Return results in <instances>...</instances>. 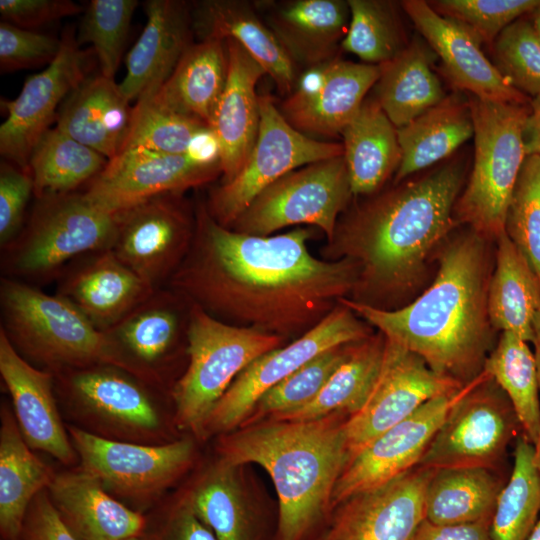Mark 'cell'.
Masks as SVG:
<instances>
[{
    "label": "cell",
    "instance_id": "obj_20",
    "mask_svg": "<svg viewBox=\"0 0 540 540\" xmlns=\"http://www.w3.org/2000/svg\"><path fill=\"white\" fill-rule=\"evenodd\" d=\"M432 470L414 467L336 505L322 540H412L425 519Z\"/></svg>",
    "mask_w": 540,
    "mask_h": 540
},
{
    "label": "cell",
    "instance_id": "obj_17",
    "mask_svg": "<svg viewBox=\"0 0 540 540\" xmlns=\"http://www.w3.org/2000/svg\"><path fill=\"white\" fill-rule=\"evenodd\" d=\"M219 172L220 160L200 153L128 149L108 160L83 194L97 207L117 213L154 196L201 185Z\"/></svg>",
    "mask_w": 540,
    "mask_h": 540
},
{
    "label": "cell",
    "instance_id": "obj_25",
    "mask_svg": "<svg viewBox=\"0 0 540 540\" xmlns=\"http://www.w3.org/2000/svg\"><path fill=\"white\" fill-rule=\"evenodd\" d=\"M155 290L108 249L93 252L67 272L56 294L105 332Z\"/></svg>",
    "mask_w": 540,
    "mask_h": 540
},
{
    "label": "cell",
    "instance_id": "obj_55",
    "mask_svg": "<svg viewBox=\"0 0 540 540\" xmlns=\"http://www.w3.org/2000/svg\"><path fill=\"white\" fill-rule=\"evenodd\" d=\"M17 540L78 539L61 521L45 489L31 502Z\"/></svg>",
    "mask_w": 540,
    "mask_h": 540
},
{
    "label": "cell",
    "instance_id": "obj_33",
    "mask_svg": "<svg viewBox=\"0 0 540 540\" xmlns=\"http://www.w3.org/2000/svg\"><path fill=\"white\" fill-rule=\"evenodd\" d=\"M436 54L426 43L414 38L392 60L380 65L375 99L396 128H400L446 97L432 70Z\"/></svg>",
    "mask_w": 540,
    "mask_h": 540
},
{
    "label": "cell",
    "instance_id": "obj_11",
    "mask_svg": "<svg viewBox=\"0 0 540 540\" xmlns=\"http://www.w3.org/2000/svg\"><path fill=\"white\" fill-rule=\"evenodd\" d=\"M353 195L343 155L317 161L281 177L262 192L231 225L234 231L269 236L309 224L332 240L339 213Z\"/></svg>",
    "mask_w": 540,
    "mask_h": 540
},
{
    "label": "cell",
    "instance_id": "obj_2",
    "mask_svg": "<svg viewBox=\"0 0 540 540\" xmlns=\"http://www.w3.org/2000/svg\"><path fill=\"white\" fill-rule=\"evenodd\" d=\"M484 241L473 230L450 240L432 285L405 307L385 310L346 298L339 302L436 373L465 385L482 373L492 344Z\"/></svg>",
    "mask_w": 540,
    "mask_h": 540
},
{
    "label": "cell",
    "instance_id": "obj_12",
    "mask_svg": "<svg viewBox=\"0 0 540 540\" xmlns=\"http://www.w3.org/2000/svg\"><path fill=\"white\" fill-rule=\"evenodd\" d=\"M369 330L355 313L339 303L322 321L284 347L249 364L211 410L199 438L223 435L239 428L258 399L304 363L330 348L363 340Z\"/></svg>",
    "mask_w": 540,
    "mask_h": 540
},
{
    "label": "cell",
    "instance_id": "obj_30",
    "mask_svg": "<svg viewBox=\"0 0 540 540\" xmlns=\"http://www.w3.org/2000/svg\"><path fill=\"white\" fill-rule=\"evenodd\" d=\"M192 28L201 40H235L273 79L281 93L293 89L294 61L248 4L232 0L202 1L192 13Z\"/></svg>",
    "mask_w": 540,
    "mask_h": 540
},
{
    "label": "cell",
    "instance_id": "obj_26",
    "mask_svg": "<svg viewBox=\"0 0 540 540\" xmlns=\"http://www.w3.org/2000/svg\"><path fill=\"white\" fill-rule=\"evenodd\" d=\"M227 80L211 129L220 151L222 183L233 179L249 157L257 139L260 108L256 85L265 73L235 40H225Z\"/></svg>",
    "mask_w": 540,
    "mask_h": 540
},
{
    "label": "cell",
    "instance_id": "obj_43",
    "mask_svg": "<svg viewBox=\"0 0 540 540\" xmlns=\"http://www.w3.org/2000/svg\"><path fill=\"white\" fill-rule=\"evenodd\" d=\"M107 158L76 141L57 127L48 129L33 148L29 171L34 195L71 193L87 180H93L106 166Z\"/></svg>",
    "mask_w": 540,
    "mask_h": 540
},
{
    "label": "cell",
    "instance_id": "obj_8",
    "mask_svg": "<svg viewBox=\"0 0 540 540\" xmlns=\"http://www.w3.org/2000/svg\"><path fill=\"white\" fill-rule=\"evenodd\" d=\"M117 214L85 195L65 193L38 199L27 227L5 249L9 270L26 277H46L78 255L111 249Z\"/></svg>",
    "mask_w": 540,
    "mask_h": 540
},
{
    "label": "cell",
    "instance_id": "obj_34",
    "mask_svg": "<svg viewBox=\"0 0 540 540\" xmlns=\"http://www.w3.org/2000/svg\"><path fill=\"white\" fill-rule=\"evenodd\" d=\"M341 134L353 195L375 192L399 167L397 128L376 99H366Z\"/></svg>",
    "mask_w": 540,
    "mask_h": 540
},
{
    "label": "cell",
    "instance_id": "obj_5",
    "mask_svg": "<svg viewBox=\"0 0 540 540\" xmlns=\"http://www.w3.org/2000/svg\"><path fill=\"white\" fill-rule=\"evenodd\" d=\"M0 301L10 342L51 372L112 365L131 373L108 336L63 297L2 278Z\"/></svg>",
    "mask_w": 540,
    "mask_h": 540
},
{
    "label": "cell",
    "instance_id": "obj_52",
    "mask_svg": "<svg viewBox=\"0 0 540 540\" xmlns=\"http://www.w3.org/2000/svg\"><path fill=\"white\" fill-rule=\"evenodd\" d=\"M33 179L29 171L8 163L0 168V244L9 246L20 234Z\"/></svg>",
    "mask_w": 540,
    "mask_h": 540
},
{
    "label": "cell",
    "instance_id": "obj_60",
    "mask_svg": "<svg viewBox=\"0 0 540 540\" xmlns=\"http://www.w3.org/2000/svg\"><path fill=\"white\" fill-rule=\"evenodd\" d=\"M527 540H540V517Z\"/></svg>",
    "mask_w": 540,
    "mask_h": 540
},
{
    "label": "cell",
    "instance_id": "obj_49",
    "mask_svg": "<svg viewBox=\"0 0 540 540\" xmlns=\"http://www.w3.org/2000/svg\"><path fill=\"white\" fill-rule=\"evenodd\" d=\"M494 65L519 92L540 99V39L528 14L507 26L493 42Z\"/></svg>",
    "mask_w": 540,
    "mask_h": 540
},
{
    "label": "cell",
    "instance_id": "obj_22",
    "mask_svg": "<svg viewBox=\"0 0 540 540\" xmlns=\"http://www.w3.org/2000/svg\"><path fill=\"white\" fill-rule=\"evenodd\" d=\"M401 6L439 57L441 72L457 90L483 100L531 103L488 60L481 49V39L470 28L440 15L427 1L406 0Z\"/></svg>",
    "mask_w": 540,
    "mask_h": 540
},
{
    "label": "cell",
    "instance_id": "obj_4",
    "mask_svg": "<svg viewBox=\"0 0 540 540\" xmlns=\"http://www.w3.org/2000/svg\"><path fill=\"white\" fill-rule=\"evenodd\" d=\"M463 175V164L452 161L371 200L336 227L332 240L358 264V283L389 292L413 286L456 224Z\"/></svg>",
    "mask_w": 540,
    "mask_h": 540
},
{
    "label": "cell",
    "instance_id": "obj_48",
    "mask_svg": "<svg viewBox=\"0 0 540 540\" xmlns=\"http://www.w3.org/2000/svg\"><path fill=\"white\" fill-rule=\"evenodd\" d=\"M505 233L540 280V155H527L508 206Z\"/></svg>",
    "mask_w": 540,
    "mask_h": 540
},
{
    "label": "cell",
    "instance_id": "obj_39",
    "mask_svg": "<svg viewBox=\"0 0 540 540\" xmlns=\"http://www.w3.org/2000/svg\"><path fill=\"white\" fill-rule=\"evenodd\" d=\"M503 486L493 469L432 470L424 495L425 519L434 524L491 523Z\"/></svg>",
    "mask_w": 540,
    "mask_h": 540
},
{
    "label": "cell",
    "instance_id": "obj_51",
    "mask_svg": "<svg viewBox=\"0 0 540 540\" xmlns=\"http://www.w3.org/2000/svg\"><path fill=\"white\" fill-rule=\"evenodd\" d=\"M61 39L0 22V68L11 72L50 64L58 55Z\"/></svg>",
    "mask_w": 540,
    "mask_h": 540
},
{
    "label": "cell",
    "instance_id": "obj_53",
    "mask_svg": "<svg viewBox=\"0 0 540 540\" xmlns=\"http://www.w3.org/2000/svg\"><path fill=\"white\" fill-rule=\"evenodd\" d=\"M139 540H218L180 497L166 509L146 517Z\"/></svg>",
    "mask_w": 540,
    "mask_h": 540
},
{
    "label": "cell",
    "instance_id": "obj_24",
    "mask_svg": "<svg viewBox=\"0 0 540 540\" xmlns=\"http://www.w3.org/2000/svg\"><path fill=\"white\" fill-rule=\"evenodd\" d=\"M144 7L147 21L127 54V73L119 84L129 101L153 96L191 45L192 17L188 4L149 0Z\"/></svg>",
    "mask_w": 540,
    "mask_h": 540
},
{
    "label": "cell",
    "instance_id": "obj_23",
    "mask_svg": "<svg viewBox=\"0 0 540 540\" xmlns=\"http://www.w3.org/2000/svg\"><path fill=\"white\" fill-rule=\"evenodd\" d=\"M0 373L11 395L19 430L33 450L64 465L79 461L53 394V374L29 364L0 328Z\"/></svg>",
    "mask_w": 540,
    "mask_h": 540
},
{
    "label": "cell",
    "instance_id": "obj_44",
    "mask_svg": "<svg viewBox=\"0 0 540 540\" xmlns=\"http://www.w3.org/2000/svg\"><path fill=\"white\" fill-rule=\"evenodd\" d=\"M540 517V471L534 445L522 434L516 439L511 475L492 517V540H527Z\"/></svg>",
    "mask_w": 540,
    "mask_h": 540
},
{
    "label": "cell",
    "instance_id": "obj_29",
    "mask_svg": "<svg viewBox=\"0 0 540 540\" xmlns=\"http://www.w3.org/2000/svg\"><path fill=\"white\" fill-rule=\"evenodd\" d=\"M114 79L87 77L60 106L56 127L108 160L121 151L133 107Z\"/></svg>",
    "mask_w": 540,
    "mask_h": 540
},
{
    "label": "cell",
    "instance_id": "obj_6",
    "mask_svg": "<svg viewBox=\"0 0 540 540\" xmlns=\"http://www.w3.org/2000/svg\"><path fill=\"white\" fill-rule=\"evenodd\" d=\"M474 125V161L455 220L484 239L505 232L508 206L526 158L523 130L530 104L468 98Z\"/></svg>",
    "mask_w": 540,
    "mask_h": 540
},
{
    "label": "cell",
    "instance_id": "obj_31",
    "mask_svg": "<svg viewBox=\"0 0 540 540\" xmlns=\"http://www.w3.org/2000/svg\"><path fill=\"white\" fill-rule=\"evenodd\" d=\"M239 467L219 458L181 498L218 540H276L277 530L244 496Z\"/></svg>",
    "mask_w": 540,
    "mask_h": 540
},
{
    "label": "cell",
    "instance_id": "obj_57",
    "mask_svg": "<svg viewBox=\"0 0 540 540\" xmlns=\"http://www.w3.org/2000/svg\"><path fill=\"white\" fill-rule=\"evenodd\" d=\"M530 107L523 130L526 156L540 155V99L531 101Z\"/></svg>",
    "mask_w": 540,
    "mask_h": 540
},
{
    "label": "cell",
    "instance_id": "obj_27",
    "mask_svg": "<svg viewBox=\"0 0 540 540\" xmlns=\"http://www.w3.org/2000/svg\"><path fill=\"white\" fill-rule=\"evenodd\" d=\"M48 495L61 521L78 540L139 537L146 516L111 494L82 468L55 474Z\"/></svg>",
    "mask_w": 540,
    "mask_h": 540
},
{
    "label": "cell",
    "instance_id": "obj_38",
    "mask_svg": "<svg viewBox=\"0 0 540 540\" xmlns=\"http://www.w3.org/2000/svg\"><path fill=\"white\" fill-rule=\"evenodd\" d=\"M496 267L489 280L487 308L496 330L532 343L533 322L540 307V280L504 232L497 238Z\"/></svg>",
    "mask_w": 540,
    "mask_h": 540
},
{
    "label": "cell",
    "instance_id": "obj_1",
    "mask_svg": "<svg viewBox=\"0 0 540 540\" xmlns=\"http://www.w3.org/2000/svg\"><path fill=\"white\" fill-rule=\"evenodd\" d=\"M311 231L248 235L200 207L191 246L170 278L174 291L213 317L283 337L322 321L359 280L350 258L323 261L307 249Z\"/></svg>",
    "mask_w": 540,
    "mask_h": 540
},
{
    "label": "cell",
    "instance_id": "obj_3",
    "mask_svg": "<svg viewBox=\"0 0 540 540\" xmlns=\"http://www.w3.org/2000/svg\"><path fill=\"white\" fill-rule=\"evenodd\" d=\"M348 418L333 413L303 421L265 419L220 436V459L257 464L271 477L278 497L276 540L323 537L335 485L350 458Z\"/></svg>",
    "mask_w": 540,
    "mask_h": 540
},
{
    "label": "cell",
    "instance_id": "obj_47",
    "mask_svg": "<svg viewBox=\"0 0 540 540\" xmlns=\"http://www.w3.org/2000/svg\"><path fill=\"white\" fill-rule=\"evenodd\" d=\"M137 5L136 0H92L85 11L77 42L93 46L104 77L114 79Z\"/></svg>",
    "mask_w": 540,
    "mask_h": 540
},
{
    "label": "cell",
    "instance_id": "obj_54",
    "mask_svg": "<svg viewBox=\"0 0 540 540\" xmlns=\"http://www.w3.org/2000/svg\"><path fill=\"white\" fill-rule=\"evenodd\" d=\"M82 7L70 0H1L2 21L31 29L80 13Z\"/></svg>",
    "mask_w": 540,
    "mask_h": 540
},
{
    "label": "cell",
    "instance_id": "obj_46",
    "mask_svg": "<svg viewBox=\"0 0 540 540\" xmlns=\"http://www.w3.org/2000/svg\"><path fill=\"white\" fill-rule=\"evenodd\" d=\"M347 2L350 21L341 41L344 50L366 64L381 65L406 47L392 3L377 0Z\"/></svg>",
    "mask_w": 540,
    "mask_h": 540
},
{
    "label": "cell",
    "instance_id": "obj_42",
    "mask_svg": "<svg viewBox=\"0 0 540 540\" xmlns=\"http://www.w3.org/2000/svg\"><path fill=\"white\" fill-rule=\"evenodd\" d=\"M528 343L514 334L502 332L484 362L483 372L505 393L521 434L535 445L540 433V388L534 352Z\"/></svg>",
    "mask_w": 540,
    "mask_h": 540
},
{
    "label": "cell",
    "instance_id": "obj_61",
    "mask_svg": "<svg viewBox=\"0 0 540 540\" xmlns=\"http://www.w3.org/2000/svg\"><path fill=\"white\" fill-rule=\"evenodd\" d=\"M125 540H139L138 537H135V538H129V539H125Z\"/></svg>",
    "mask_w": 540,
    "mask_h": 540
},
{
    "label": "cell",
    "instance_id": "obj_37",
    "mask_svg": "<svg viewBox=\"0 0 540 540\" xmlns=\"http://www.w3.org/2000/svg\"><path fill=\"white\" fill-rule=\"evenodd\" d=\"M348 2L297 0L279 6L269 26L292 60L310 65L328 61L349 23Z\"/></svg>",
    "mask_w": 540,
    "mask_h": 540
},
{
    "label": "cell",
    "instance_id": "obj_19",
    "mask_svg": "<svg viewBox=\"0 0 540 540\" xmlns=\"http://www.w3.org/2000/svg\"><path fill=\"white\" fill-rule=\"evenodd\" d=\"M465 387L426 402L351 456L335 485L332 510L348 497L383 485L416 467Z\"/></svg>",
    "mask_w": 540,
    "mask_h": 540
},
{
    "label": "cell",
    "instance_id": "obj_9",
    "mask_svg": "<svg viewBox=\"0 0 540 540\" xmlns=\"http://www.w3.org/2000/svg\"><path fill=\"white\" fill-rule=\"evenodd\" d=\"M68 434L80 468L113 497L143 513L192 465L195 445L181 439L140 444L107 439L76 426Z\"/></svg>",
    "mask_w": 540,
    "mask_h": 540
},
{
    "label": "cell",
    "instance_id": "obj_35",
    "mask_svg": "<svg viewBox=\"0 0 540 540\" xmlns=\"http://www.w3.org/2000/svg\"><path fill=\"white\" fill-rule=\"evenodd\" d=\"M473 135L469 100L459 93L446 96L436 106L397 128L401 161L395 181L446 159Z\"/></svg>",
    "mask_w": 540,
    "mask_h": 540
},
{
    "label": "cell",
    "instance_id": "obj_50",
    "mask_svg": "<svg viewBox=\"0 0 540 540\" xmlns=\"http://www.w3.org/2000/svg\"><path fill=\"white\" fill-rule=\"evenodd\" d=\"M540 0H437L429 2L440 15L470 28L482 42L493 44L511 23L529 14Z\"/></svg>",
    "mask_w": 540,
    "mask_h": 540
},
{
    "label": "cell",
    "instance_id": "obj_62",
    "mask_svg": "<svg viewBox=\"0 0 540 540\" xmlns=\"http://www.w3.org/2000/svg\"><path fill=\"white\" fill-rule=\"evenodd\" d=\"M318 540H322V538H321V539H318Z\"/></svg>",
    "mask_w": 540,
    "mask_h": 540
},
{
    "label": "cell",
    "instance_id": "obj_59",
    "mask_svg": "<svg viewBox=\"0 0 540 540\" xmlns=\"http://www.w3.org/2000/svg\"><path fill=\"white\" fill-rule=\"evenodd\" d=\"M528 18L540 39V3L528 14Z\"/></svg>",
    "mask_w": 540,
    "mask_h": 540
},
{
    "label": "cell",
    "instance_id": "obj_58",
    "mask_svg": "<svg viewBox=\"0 0 540 540\" xmlns=\"http://www.w3.org/2000/svg\"><path fill=\"white\" fill-rule=\"evenodd\" d=\"M532 344L534 346V357L536 361L538 382L540 388V307L535 315L533 322V340ZM534 461L537 468L540 471V433L538 439L534 445Z\"/></svg>",
    "mask_w": 540,
    "mask_h": 540
},
{
    "label": "cell",
    "instance_id": "obj_36",
    "mask_svg": "<svg viewBox=\"0 0 540 540\" xmlns=\"http://www.w3.org/2000/svg\"><path fill=\"white\" fill-rule=\"evenodd\" d=\"M55 473L25 442L15 416L1 408L0 428V534L17 540L33 499L47 489Z\"/></svg>",
    "mask_w": 540,
    "mask_h": 540
},
{
    "label": "cell",
    "instance_id": "obj_21",
    "mask_svg": "<svg viewBox=\"0 0 540 540\" xmlns=\"http://www.w3.org/2000/svg\"><path fill=\"white\" fill-rule=\"evenodd\" d=\"M380 77V65L333 59L315 65L279 109L303 134H341Z\"/></svg>",
    "mask_w": 540,
    "mask_h": 540
},
{
    "label": "cell",
    "instance_id": "obj_14",
    "mask_svg": "<svg viewBox=\"0 0 540 540\" xmlns=\"http://www.w3.org/2000/svg\"><path fill=\"white\" fill-rule=\"evenodd\" d=\"M75 412L96 435L160 444L162 416L148 383L112 365L56 372ZM94 431L92 433H94Z\"/></svg>",
    "mask_w": 540,
    "mask_h": 540
},
{
    "label": "cell",
    "instance_id": "obj_18",
    "mask_svg": "<svg viewBox=\"0 0 540 540\" xmlns=\"http://www.w3.org/2000/svg\"><path fill=\"white\" fill-rule=\"evenodd\" d=\"M178 194L157 195L116 213L111 250L154 289L176 272L193 240L195 225Z\"/></svg>",
    "mask_w": 540,
    "mask_h": 540
},
{
    "label": "cell",
    "instance_id": "obj_40",
    "mask_svg": "<svg viewBox=\"0 0 540 540\" xmlns=\"http://www.w3.org/2000/svg\"><path fill=\"white\" fill-rule=\"evenodd\" d=\"M385 346L386 339L381 333L352 343L344 361L310 403L270 419L303 421L333 413L349 417L356 414L366 403L377 381Z\"/></svg>",
    "mask_w": 540,
    "mask_h": 540
},
{
    "label": "cell",
    "instance_id": "obj_10",
    "mask_svg": "<svg viewBox=\"0 0 540 540\" xmlns=\"http://www.w3.org/2000/svg\"><path fill=\"white\" fill-rule=\"evenodd\" d=\"M521 428L510 401L485 372L466 384L417 467L493 469Z\"/></svg>",
    "mask_w": 540,
    "mask_h": 540
},
{
    "label": "cell",
    "instance_id": "obj_32",
    "mask_svg": "<svg viewBox=\"0 0 540 540\" xmlns=\"http://www.w3.org/2000/svg\"><path fill=\"white\" fill-rule=\"evenodd\" d=\"M225 41L191 44L160 89L150 96L160 106L200 120L210 128L227 80Z\"/></svg>",
    "mask_w": 540,
    "mask_h": 540
},
{
    "label": "cell",
    "instance_id": "obj_41",
    "mask_svg": "<svg viewBox=\"0 0 540 540\" xmlns=\"http://www.w3.org/2000/svg\"><path fill=\"white\" fill-rule=\"evenodd\" d=\"M128 149L220 155L216 137L207 124L170 111L151 97L141 98L133 106L130 129L121 151Z\"/></svg>",
    "mask_w": 540,
    "mask_h": 540
},
{
    "label": "cell",
    "instance_id": "obj_45",
    "mask_svg": "<svg viewBox=\"0 0 540 540\" xmlns=\"http://www.w3.org/2000/svg\"><path fill=\"white\" fill-rule=\"evenodd\" d=\"M351 344L321 352L270 388L258 399L241 426L275 418L310 403L344 361Z\"/></svg>",
    "mask_w": 540,
    "mask_h": 540
},
{
    "label": "cell",
    "instance_id": "obj_16",
    "mask_svg": "<svg viewBox=\"0 0 540 540\" xmlns=\"http://www.w3.org/2000/svg\"><path fill=\"white\" fill-rule=\"evenodd\" d=\"M463 387L433 371L417 354L386 339L377 381L364 406L346 421L350 457L426 402Z\"/></svg>",
    "mask_w": 540,
    "mask_h": 540
},
{
    "label": "cell",
    "instance_id": "obj_56",
    "mask_svg": "<svg viewBox=\"0 0 540 540\" xmlns=\"http://www.w3.org/2000/svg\"><path fill=\"white\" fill-rule=\"evenodd\" d=\"M489 522L434 524L424 519L412 540H492Z\"/></svg>",
    "mask_w": 540,
    "mask_h": 540
},
{
    "label": "cell",
    "instance_id": "obj_13",
    "mask_svg": "<svg viewBox=\"0 0 540 540\" xmlns=\"http://www.w3.org/2000/svg\"><path fill=\"white\" fill-rule=\"evenodd\" d=\"M256 142L239 172L215 188L206 206L222 226H231L254 198L286 174L308 164L343 155V145L318 141L295 129L269 96H259Z\"/></svg>",
    "mask_w": 540,
    "mask_h": 540
},
{
    "label": "cell",
    "instance_id": "obj_7",
    "mask_svg": "<svg viewBox=\"0 0 540 540\" xmlns=\"http://www.w3.org/2000/svg\"><path fill=\"white\" fill-rule=\"evenodd\" d=\"M282 341L274 333L224 322L191 302L188 365L172 389L177 426L199 437L211 410L237 376Z\"/></svg>",
    "mask_w": 540,
    "mask_h": 540
},
{
    "label": "cell",
    "instance_id": "obj_15",
    "mask_svg": "<svg viewBox=\"0 0 540 540\" xmlns=\"http://www.w3.org/2000/svg\"><path fill=\"white\" fill-rule=\"evenodd\" d=\"M74 35L67 28L56 58L28 77L15 99L1 100L7 112L0 127L1 155L25 171H29L34 146L56 119L62 103L87 78L89 53L81 49Z\"/></svg>",
    "mask_w": 540,
    "mask_h": 540
},
{
    "label": "cell",
    "instance_id": "obj_28",
    "mask_svg": "<svg viewBox=\"0 0 540 540\" xmlns=\"http://www.w3.org/2000/svg\"><path fill=\"white\" fill-rule=\"evenodd\" d=\"M174 291L156 289L145 301L104 333L130 372L157 385L175 350L182 320Z\"/></svg>",
    "mask_w": 540,
    "mask_h": 540
}]
</instances>
